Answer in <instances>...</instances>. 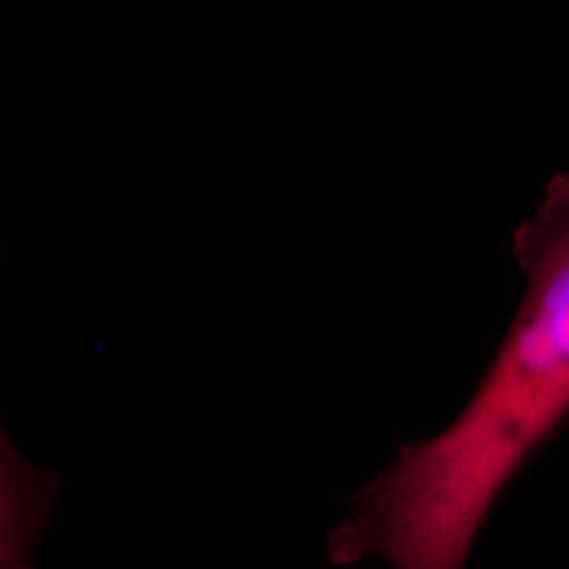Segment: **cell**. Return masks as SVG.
I'll return each instance as SVG.
<instances>
[{"label":"cell","mask_w":569,"mask_h":569,"mask_svg":"<svg viewBox=\"0 0 569 569\" xmlns=\"http://www.w3.org/2000/svg\"><path fill=\"white\" fill-rule=\"evenodd\" d=\"M56 496L58 479L30 465L0 427V569L32 563Z\"/></svg>","instance_id":"cell-2"},{"label":"cell","mask_w":569,"mask_h":569,"mask_svg":"<svg viewBox=\"0 0 569 569\" xmlns=\"http://www.w3.org/2000/svg\"><path fill=\"white\" fill-rule=\"evenodd\" d=\"M526 296L458 420L407 443L327 536L333 566L460 569L517 470L569 416V176L515 230Z\"/></svg>","instance_id":"cell-1"}]
</instances>
